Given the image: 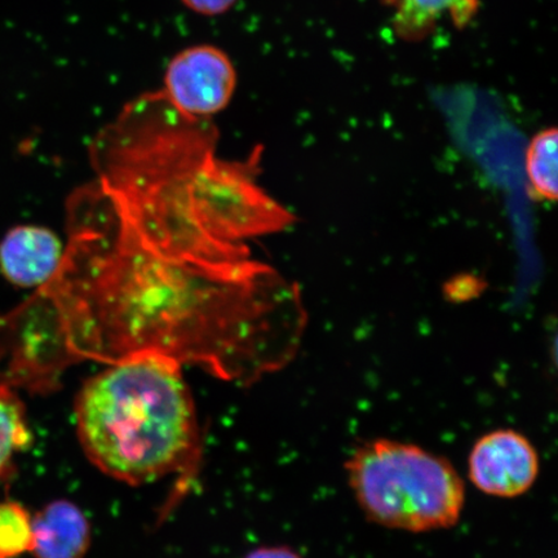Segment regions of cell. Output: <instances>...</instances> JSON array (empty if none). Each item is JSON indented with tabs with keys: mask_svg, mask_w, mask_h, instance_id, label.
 Listing matches in <instances>:
<instances>
[{
	"mask_svg": "<svg viewBox=\"0 0 558 558\" xmlns=\"http://www.w3.org/2000/svg\"><path fill=\"white\" fill-rule=\"evenodd\" d=\"M216 150L174 125L93 140L95 179L69 198L64 259L24 310L56 374L159 355L250 386L294 360L302 292L246 243L277 232V211Z\"/></svg>",
	"mask_w": 558,
	"mask_h": 558,
	"instance_id": "6da1fadb",
	"label": "cell"
},
{
	"mask_svg": "<svg viewBox=\"0 0 558 558\" xmlns=\"http://www.w3.org/2000/svg\"><path fill=\"white\" fill-rule=\"evenodd\" d=\"M87 458L130 485L185 469L198 448V423L181 366L159 355L118 362L94 376L75 401Z\"/></svg>",
	"mask_w": 558,
	"mask_h": 558,
	"instance_id": "7a4b0ae2",
	"label": "cell"
},
{
	"mask_svg": "<svg viewBox=\"0 0 558 558\" xmlns=\"http://www.w3.org/2000/svg\"><path fill=\"white\" fill-rule=\"evenodd\" d=\"M344 470L362 513L376 525L423 534L462 519V476L448 458L422 446L369 439L353 450Z\"/></svg>",
	"mask_w": 558,
	"mask_h": 558,
	"instance_id": "3957f363",
	"label": "cell"
},
{
	"mask_svg": "<svg viewBox=\"0 0 558 558\" xmlns=\"http://www.w3.org/2000/svg\"><path fill=\"white\" fill-rule=\"evenodd\" d=\"M236 72L220 48L199 45L179 52L166 68L160 89L181 114L211 120L232 101Z\"/></svg>",
	"mask_w": 558,
	"mask_h": 558,
	"instance_id": "277c9868",
	"label": "cell"
},
{
	"mask_svg": "<svg viewBox=\"0 0 558 558\" xmlns=\"http://www.w3.org/2000/svg\"><path fill=\"white\" fill-rule=\"evenodd\" d=\"M539 471L538 451L518 430L488 432L474 442L470 451L469 478L488 497H521L535 485Z\"/></svg>",
	"mask_w": 558,
	"mask_h": 558,
	"instance_id": "5b68a950",
	"label": "cell"
},
{
	"mask_svg": "<svg viewBox=\"0 0 558 558\" xmlns=\"http://www.w3.org/2000/svg\"><path fill=\"white\" fill-rule=\"evenodd\" d=\"M65 246L44 227L13 228L0 242V270L20 288H44L58 274Z\"/></svg>",
	"mask_w": 558,
	"mask_h": 558,
	"instance_id": "8992f818",
	"label": "cell"
},
{
	"mask_svg": "<svg viewBox=\"0 0 558 558\" xmlns=\"http://www.w3.org/2000/svg\"><path fill=\"white\" fill-rule=\"evenodd\" d=\"M89 543V522L72 501L54 500L33 515L35 558H83Z\"/></svg>",
	"mask_w": 558,
	"mask_h": 558,
	"instance_id": "52a82bcc",
	"label": "cell"
},
{
	"mask_svg": "<svg viewBox=\"0 0 558 558\" xmlns=\"http://www.w3.org/2000/svg\"><path fill=\"white\" fill-rule=\"evenodd\" d=\"M396 37L416 44L430 37L444 20L459 31L469 27L481 9V0H383Z\"/></svg>",
	"mask_w": 558,
	"mask_h": 558,
	"instance_id": "ba28073f",
	"label": "cell"
},
{
	"mask_svg": "<svg viewBox=\"0 0 558 558\" xmlns=\"http://www.w3.org/2000/svg\"><path fill=\"white\" fill-rule=\"evenodd\" d=\"M32 439L23 402L10 384L0 383V481L16 456L31 448Z\"/></svg>",
	"mask_w": 558,
	"mask_h": 558,
	"instance_id": "9c48e42d",
	"label": "cell"
},
{
	"mask_svg": "<svg viewBox=\"0 0 558 558\" xmlns=\"http://www.w3.org/2000/svg\"><path fill=\"white\" fill-rule=\"evenodd\" d=\"M558 132L544 129L534 135L526 149V177L530 192L541 201L554 202L558 195Z\"/></svg>",
	"mask_w": 558,
	"mask_h": 558,
	"instance_id": "30bf717a",
	"label": "cell"
},
{
	"mask_svg": "<svg viewBox=\"0 0 558 558\" xmlns=\"http://www.w3.org/2000/svg\"><path fill=\"white\" fill-rule=\"evenodd\" d=\"M33 515L15 500L0 501V558L31 554Z\"/></svg>",
	"mask_w": 558,
	"mask_h": 558,
	"instance_id": "8fae6325",
	"label": "cell"
},
{
	"mask_svg": "<svg viewBox=\"0 0 558 558\" xmlns=\"http://www.w3.org/2000/svg\"><path fill=\"white\" fill-rule=\"evenodd\" d=\"M187 10L198 15L219 16L233 9L239 0H181Z\"/></svg>",
	"mask_w": 558,
	"mask_h": 558,
	"instance_id": "7c38bea8",
	"label": "cell"
},
{
	"mask_svg": "<svg viewBox=\"0 0 558 558\" xmlns=\"http://www.w3.org/2000/svg\"><path fill=\"white\" fill-rule=\"evenodd\" d=\"M244 558H304L302 555L298 554L296 550L290 547L283 546H271V547H260L254 550L244 557Z\"/></svg>",
	"mask_w": 558,
	"mask_h": 558,
	"instance_id": "4fadbf2b",
	"label": "cell"
}]
</instances>
